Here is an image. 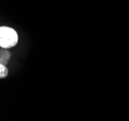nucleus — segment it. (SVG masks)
<instances>
[{
  "instance_id": "nucleus-3",
  "label": "nucleus",
  "mask_w": 129,
  "mask_h": 121,
  "mask_svg": "<svg viewBox=\"0 0 129 121\" xmlns=\"http://www.w3.org/2000/svg\"><path fill=\"white\" fill-rule=\"evenodd\" d=\"M9 74V71L7 68L6 65H3V64H0V78H5L8 76Z\"/></svg>"
},
{
  "instance_id": "nucleus-1",
  "label": "nucleus",
  "mask_w": 129,
  "mask_h": 121,
  "mask_svg": "<svg viewBox=\"0 0 129 121\" xmlns=\"http://www.w3.org/2000/svg\"><path fill=\"white\" fill-rule=\"evenodd\" d=\"M19 42L17 31L9 26H0V48L11 49Z\"/></svg>"
},
{
  "instance_id": "nucleus-2",
  "label": "nucleus",
  "mask_w": 129,
  "mask_h": 121,
  "mask_svg": "<svg viewBox=\"0 0 129 121\" xmlns=\"http://www.w3.org/2000/svg\"><path fill=\"white\" fill-rule=\"evenodd\" d=\"M11 56H12V53L8 51V49H4V48L0 49V64L7 65L11 59Z\"/></svg>"
}]
</instances>
